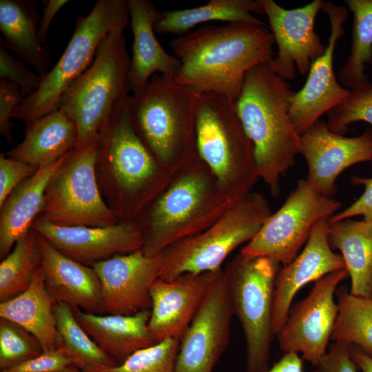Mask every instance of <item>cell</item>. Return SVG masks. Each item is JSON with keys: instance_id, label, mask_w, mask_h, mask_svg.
I'll use <instances>...</instances> for the list:
<instances>
[{"instance_id": "d4e9b609", "label": "cell", "mask_w": 372, "mask_h": 372, "mask_svg": "<svg viewBox=\"0 0 372 372\" xmlns=\"http://www.w3.org/2000/svg\"><path fill=\"white\" fill-rule=\"evenodd\" d=\"M74 316L109 355L124 362L135 352L158 343L148 329L150 310L134 315H99L78 309Z\"/></svg>"}, {"instance_id": "836d02e7", "label": "cell", "mask_w": 372, "mask_h": 372, "mask_svg": "<svg viewBox=\"0 0 372 372\" xmlns=\"http://www.w3.org/2000/svg\"><path fill=\"white\" fill-rule=\"evenodd\" d=\"M41 267L37 234L30 229L0 263V302L12 299L30 286Z\"/></svg>"}, {"instance_id": "7bdbcfd3", "label": "cell", "mask_w": 372, "mask_h": 372, "mask_svg": "<svg viewBox=\"0 0 372 372\" xmlns=\"http://www.w3.org/2000/svg\"><path fill=\"white\" fill-rule=\"evenodd\" d=\"M318 372H358L349 345L333 342L317 367Z\"/></svg>"}, {"instance_id": "ffe728a7", "label": "cell", "mask_w": 372, "mask_h": 372, "mask_svg": "<svg viewBox=\"0 0 372 372\" xmlns=\"http://www.w3.org/2000/svg\"><path fill=\"white\" fill-rule=\"evenodd\" d=\"M219 271L154 281L149 291L152 305L148 329L157 342L180 339Z\"/></svg>"}, {"instance_id": "d590c367", "label": "cell", "mask_w": 372, "mask_h": 372, "mask_svg": "<svg viewBox=\"0 0 372 372\" xmlns=\"http://www.w3.org/2000/svg\"><path fill=\"white\" fill-rule=\"evenodd\" d=\"M180 339L169 338L141 349L107 372H176Z\"/></svg>"}, {"instance_id": "f6af8a7d", "label": "cell", "mask_w": 372, "mask_h": 372, "mask_svg": "<svg viewBox=\"0 0 372 372\" xmlns=\"http://www.w3.org/2000/svg\"><path fill=\"white\" fill-rule=\"evenodd\" d=\"M266 372H304L302 361L298 353H286Z\"/></svg>"}, {"instance_id": "7a4b0ae2", "label": "cell", "mask_w": 372, "mask_h": 372, "mask_svg": "<svg viewBox=\"0 0 372 372\" xmlns=\"http://www.w3.org/2000/svg\"><path fill=\"white\" fill-rule=\"evenodd\" d=\"M125 98L101 125L96 176L102 196L121 221H136L174 176L161 166L137 134Z\"/></svg>"}, {"instance_id": "2e32d148", "label": "cell", "mask_w": 372, "mask_h": 372, "mask_svg": "<svg viewBox=\"0 0 372 372\" xmlns=\"http://www.w3.org/2000/svg\"><path fill=\"white\" fill-rule=\"evenodd\" d=\"M321 10L327 14L331 25L326 50L312 63L304 85L291 98L289 118L300 136L322 114L338 105L351 91L339 83L333 70L334 51L344 33L343 25L348 19L349 9L323 1Z\"/></svg>"}, {"instance_id": "b9f144b4", "label": "cell", "mask_w": 372, "mask_h": 372, "mask_svg": "<svg viewBox=\"0 0 372 372\" xmlns=\"http://www.w3.org/2000/svg\"><path fill=\"white\" fill-rule=\"evenodd\" d=\"M351 178L353 185L364 186L363 194L348 207L329 218V221L333 222L362 216L364 220L372 223V178L353 175Z\"/></svg>"}, {"instance_id": "52a82bcc", "label": "cell", "mask_w": 372, "mask_h": 372, "mask_svg": "<svg viewBox=\"0 0 372 372\" xmlns=\"http://www.w3.org/2000/svg\"><path fill=\"white\" fill-rule=\"evenodd\" d=\"M125 28L117 26L103 38L91 65L58 102L57 109L65 112L76 125L77 147L95 141L103 122L130 95V58Z\"/></svg>"}, {"instance_id": "d6a6232c", "label": "cell", "mask_w": 372, "mask_h": 372, "mask_svg": "<svg viewBox=\"0 0 372 372\" xmlns=\"http://www.w3.org/2000/svg\"><path fill=\"white\" fill-rule=\"evenodd\" d=\"M338 313L331 340L354 346L372 358V298L352 295L339 287Z\"/></svg>"}, {"instance_id": "44dd1931", "label": "cell", "mask_w": 372, "mask_h": 372, "mask_svg": "<svg viewBox=\"0 0 372 372\" xmlns=\"http://www.w3.org/2000/svg\"><path fill=\"white\" fill-rule=\"evenodd\" d=\"M328 224L329 218L319 220L302 251L278 272L272 320L274 335L285 324L292 300L302 287L330 273L346 269L342 256L335 253L330 245Z\"/></svg>"}, {"instance_id": "8fae6325", "label": "cell", "mask_w": 372, "mask_h": 372, "mask_svg": "<svg viewBox=\"0 0 372 372\" xmlns=\"http://www.w3.org/2000/svg\"><path fill=\"white\" fill-rule=\"evenodd\" d=\"M96 159V140L72 151L48 186L39 218L59 226L103 227L119 222L99 187Z\"/></svg>"}, {"instance_id": "83f0119b", "label": "cell", "mask_w": 372, "mask_h": 372, "mask_svg": "<svg viewBox=\"0 0 372 372\" xmlns=\"http://www.w3.org/2000/svg\"><path fill=\"white\" fill-rule=\"evenodd\" d=\"M37 2L21 0L0 1V31L5 45L18 59L43 76L50 63L48 48L39 38L40 21Z\"/></svg>"}, {"instance_id": "60d3db41", "label": "cell", "mask_w": 372, "mask_h": 372, "mask_svg": "<svg viewBox=\"0 0 372 372\" xmlns=\"http://www.w3.org/2000/svg\"><path fill=\"white\" fill-rule=\"evenodd\" d=\"M21 89L17 84L0 79V132L6 141L13 143L12 132L14 127L10 119L14 109L22 100Z\"/></svg>"}, {"instance_id": "9a60e30c", "label": "cell", "mask_w": 372, "mask_h": 372, "mask_svg": "<svg viewBox=\"0 0 372 372\" xmlns=\"http://www.w3.org/2000/svg\"><path fill=\"white\" fill-rule=\"evenodd\" d=\"M257 2L268 18L278 47L276 56L267 64L270 69L286 81L294 79L296 70L302 76L308 74L312 63L326 50L314 29L323 1L293 9L284 8L273 0Z\"/></svg>"}, {"instance_id": "1f68e13d", "label": "cell", "mask_w": 372, "mask_h": 372, "mask_svg": "<svg viewBox=\"0 0 372 372\" xmlns=\"http://www.w3.org/2000/svg\"><path fill=\"white\" fill-rule=\"evenodd\" d=\"M353 13L351 51L339 72V80L349 90L370 82L365 73L366 65L372 63V0H346Z\"/></svg>"}, {"instance_id": "484cf974", "label": "cell", "mask_w": 372, "mask_h": 372, "mask_svg": "<svg viewBox=\"0 0 372 372\" xmlns=\"http://www.w3.org/2000/svg\"><path fill=\"white\" fill-rule=\"evenodd\" d=\"M76 125L64 112L56 109L27 123L23 140L6 156L40 167L58 161L78 146Z\"/></svg>"}, {"instance_id": "4fadbf2b", "label": "cell", "mask_w": 372, "mask_h": 372, "mask_svg": "<svg viewBox=\"0 0 372 372\" xmlns=\"http://www.w3.org/2000/svg\"><path fill=\"white\" fill-rule=\"evenodd\" d=\"M348 276L347 269L326 275L315 282L303 300L291 306L287 320L276 335L285 353H301L303 360L318 367L327 354L338 313L334 296Z\"/></svg>"}, {"instance_id": "4dcf8cb0", "label": "cell", "mask_w": 372, "mask_h": 372, "mask_svg": "<svg viewBox=\"0 0 372 372\" xmlns=\"http://www.w3.org/2000/svg\"><path fill=\"white\" fill-rule=\"evenodd\" d=\"M54 313L59 348L65 351L74 366L83 372H107L118 364L80 325L68 305L56 302Z\"/></svg>"}, {"instance_id": "ba28073f", "label": "cell", "mask_w": 372, "mask_h": 372, "mask_svg": "<svg viewBox=\"0 0 372 372\" xmlns=\"http://www.w3.org/2000/svg\"><path fill=\"white\" fill-rule=\"evenodd\" d=\"M271 214L263 194L249 193L232 203L205 230L176 242L163 251L158 278L220 270L227 256L252 240Z\"/></svg>"}, {"instance_id": "ab89813d", "label": "cell", "mask_w": 372, "mask_h": 372, "mask_svg": "<svg viewBox=\"0 0 372 372\" xmlns=\"http://www.w3.org/2000/svg\"><path fill=\"white\" fill-rule=\"evenodd\" d=\"M72 364L68 355L58 348L43 351L34 358L1 372H56Z\"/></svg>"}, {"instance_id": "cb8c5ba5", "label": "cell", "mask_w": 372, "mask_h": 372, "mask_svg": "<svg viewBox=\"0 0 372 372\" xmlns=\"http://www.w3.org/2000/svg\"><path fill=\"white\" fill-rule=\"evenodd\" d=\"M58 161L40 167L31 177L21 183L0 207V258L12 251L17 241L30 229L44 205L45 194L53 176L70 153Z\"/></svg>"}, {"instance_id": "4316f807", "label": "cell", "mask_w": 372, "mask_h": 372, "mask_svg": "<svg viewBox=\"0 0 372 372\" xmlns=\"http://www.w3.org/2000/svg\"><path fill=\"white\" fill-rule=\"evenodd\" d=\"M56 300L48 291L41 266L29 287L19 296L0 304V318L21 326L36 337L48 351L59 348L54 313Z\"/></svg>"}, {"instance_id": "8992f818", "label": "cell", "mask_w": 372, "mask_h": 372, "mask_svg": "<svg viewBox=\"0 0 372 372\" xmlns=\"http://www.w3.org/2000/svg\"><path fill=\"white\" fill-rule=\"evenodd\" d=\"M196 142L200 159L222 193L235 202L260 179L253 145L245 134L234 101L217 93L198 94Z\"/></svg>"}, {"instance_id": "7402d4cb", "label": "cell", "mask_w": 372, "mask_h": 372, "mask_svg": "<svg viewBox=\"0 0 372 372\" xmlns=\"http://www.w3.org/2000/svg\"><path fill=\"white\" fill-rule=\"evenodd\" d=\"M133 43L128 74V87L136 95L156 73L174 79L181 63L163 48L155 36L158 12L149 0H127Z\"/></svg>"}, {"instance_id": "ee69618b", "label": "cell", "mask_w": 372, "mask_h": 372, "mask_svg": "<svg viewBox=\"0 0 372 372\" xmlns=\"http://www.w3.org/2000/svg\"><path fill=\"white\" fill-rule=\"evenodd\" d=\"M44 8L43 16L40 21L39 38L41 43L45 45L48 39V32L50 24L56 13L69 2L68 0H45L42 1Z\"/></svg>"}, {"instance_id": "74e56055", "label": "cell", "mask_w": 372, "mask_h": 372, "mask_svg": "<svg viewBox=\"0 0 372 372\" xmlns=\"http://www.w3.org/2000/svg\"><path fill=\"white\" fill-rule=\"evenodd\" d=\"M0 79L19 85L23 98L32 94L39 88L42 76L25 63L13 57L5 48H0Z\"/></svg>"}, {"instance_id": "e575fe53", "label": "cell", "mask_w": 372, "mask_h": 372, "mask_svg": "<svg viewBox=\"0 0 372 372\" xmlns=\"http://www.w3.org/2000/svg\"><path fill=\"white\" fill-rule=\"evenodd\" d=\"M38 339L25 329L7 319H0L1 371L13 367L41 353Z\"/></svg>"}, {"instance_id": "f35d334b", "label": "cell", "mask_w": 372, "mask_h": 372, "mask_svg": "<svg viewBox=\"0 0 372 372\" xmlns=\"http://www.w3.org/2000/svg\"><path fill=\"white\" fill-rule=\"evenodd\" d=\"M39 167L0 154V207L9 195Z\"/></svg>"}, {"instance_id": "bcb514c9", "label": "cell", "mask_w": 372, "mask_h": 372, "mask_svg": "<svg viewBox=\"0 0 372 372\" xmlns=\"http://www.w3.org/2000/svg\"><path fill=\"white\" fill-rule=\"evenodd\" d=\"M352 360L362 372H372V358L361 351L354 346L349 345Z\"/></svg>"}, {"instance_id": "5bb4252c", "label": "cell", "mask_w": 372, "mask_h": 372, "mask_svg": "<svg viewBox=\"0 0 372 372\" xmlns=\"http://www.w3.org/2000/svg\"><path fill=\"white\" fill-rule=\"evenodd\" d=\"M233 315L222 269L180 339L176 372H212L229 345Z\"/></svg>"}, {"instance_id": "f546056e", "label": "cell", "mask_w": 372, "mask_h": 372, "mask_svg": "<svg viewBox=\"0 0 372 372\" xmlns=\"http://www.w3.org/2000/svg\"><path fill=\"white\" fill-rule=\"evenodd\" d=\"M254 14H263L257 0H210L196 8L160 12L154 30L180 36L197 25L214 21L267 25Z\"/></svg>"}, {"instance_id": "3957f363", "label": "cell", "mask_w": 372, "mask_h": 372, "mask_svg": "<svg viewBox=\"0 0 372 372\" xmlns=\"http://www.w3.org/2000/svg\"><path fill=\"white\" fill-rule=\"evenodd\" d=\"M294 91L267 64L251 68L234 102L244 131L253 147L260 178L273 197L281 192L280 180L300 154V136L290 118Z\"/></svg>"}, {"instance_id": "e0dca14e", "label": "cell", "mask_w": 372, "mask_h": 372, "mask_svg": "<svg viewBox=\"0 0 372 372\" xmlns=\"http://www.w3.org/2000/svg\"><path fill=\"white\" fill-rule=\"evenodd\" d=\"M161 263V254L147 256L141 249L92 265L101 285L97 312L130 316L150 310L149 291Z\"/></svg>"}, {"instance_id": "30bf717a", "label": "cell", "mask_w": 372, "mask_h": 372, "mask_svg": "<svg viewBox=\"0 0 372 372\" xmlns=\"http://www.w3.org/2000/svg\"><path fill=\"white\" fill-rule=\"evenodd\" d=\"M280 264L267 257L237 254L223 269L233 313L245 335L246 372H266L274 335L276 280Z\"/></svg>"}, {"instance_id": "9c48e42d", "label": "cell", "mask_w": 372, "mask_h": 372, "mask_svg": "<svg viewBox=\"0 0 372 372\" xmlns=\"http://www.w3.org/2000/svg\"><path fill=\"white\" fill-rule=\"evenodd\" d=\"M130 22L128 1L99 0L86 17H79L64 52L43 76L35 92L22 99L12 118L29 123L57 109L69 86L92 63L103 38L114 28Z\"/></svg>"}, {"instance_id": "f1b7e54d", "label": "cell", "mask_w": 372, "mask_h": 372, "mask_svg": "<svg viewBox=\"0 0 372 372\" xmlns=\"http://www.w3.org/2000/svg\"><path fill=\"white\" fill-rule=\"evenodd\" d=\"M331 248L339 250L351 278L349 292L372 298V223L351 218L328 224Z\"/></svg>"}, {"instance_id": "8d00e7d4", "label": "cell", "mask_w": 372, "mask_h": 372, "mask_svg": "<svg viewBox=\"0 0 372 372\" xmlns=\"http://www.w3.org/2000/svg\"><path fill=\"white\" fill-rule=\"evenodd\" d=\"M327 114V125L332 132L344 135L348 126L357 121L372 125V83L354 90ZM372 163V161H371Z\"/></svg>"}, {"instance_id": "5b68a950", "label": "cell", "mask_w": 372, "mask_h": 372, "mask_svg": "<svg viewBox=\"0 0 372 372\" xmlns=\"http://www.w3.org/2000/svg\"><path fill=\"white\" fill-rule=\"evenodd\" d=\"M197 96L174 79L155 74L141 92L129 99L137 134L159 164L174 175L200 159Z\"/></svg>"}, {"instance_id": "d6986e66", "label": "cell", "mask_w": 372, "mask_h": 372, "mask_svg": "<svg viewBox=\"0 0 372 372\" xmlns=\"http://www.w3.org/2000/svg\"><path fill=\"white\" fill-rule=\"evenodd\" d=\"M31 229L64 255L88 266L141 250L145 241L136 221L94 227L59 226L37 218Z\"/></svg>"}, {"instance_id": "6da1fadb", "label": "cell", "mask_w": 372, "mask_h": 372, "mask_svg": "<svg viewBox=\"0 0 372 372\" xmlns=\"http://www.w3.org/2000/svg\"><path fill=\"white\" fill-rule=\"evenodd\" d=\"M274 44L267 25L234 22L201 27L172 41L181 63L174 79L196 94L217 93L235 102L246 74L273 59Z\"/></svg>"}, {"instance_id": "277c9868", "label": "cell", "mask_w": 372, "mask_h": 372, "mask_svg": "<svg viewBox=\"0 0 372 372\" xmlns=\"http://www.w3.org/2000/svg\"><path fill=\"white\" fill-rule=\"evenodd\" d=\"M234 203L222 193L208 167L198 160L178 172L136 220L144 236L143 253L159 255L175 242L200 233Z\"/></svg>"}, {"instance_id": "7c38bea8", "label": "cell", "mask_w": 372, "mask_h": 372, "mask_svg": "<svg viewBox=\"0 0 372 372\" xmlns=\"http://www.w3.org/2000/svg\"><path fill=\"white\" fill-rule=\"evenodd\" d=\"M340 207L339 200L319 194L306 179H300L283 205L268 217L240 253L267 257L287 265L307 243L315 225L331 218Z\"/></svg>"}, {"instance_id": "ac0fdd59", "label": "cell", "mask_w": 372, "mask_h": 372, "mask_svg": "<svg viewBox=\"0 0 372 372\" xmlns=\"http://www.w3.org/2000/svg\"><path fill=\"white\" fill-rule=\"evenodd\" d=\"M300 154L308 168L306 180L319 194L334 198L336 180L348 167L372 161V130L347 137L318 120L300 135Z\"/></svg>"}, {"instance_id": "7dc6e473", "label": "cell", "mask_w": 372, "mask_h": 372, "mask_svg": "<svg viewBox=\"0 0 372 372\" xmlns=\"http://www.w3.org/2000/svg\"><path fill=\"white\" fill-rule=\"evenodd\" d=\"M56 372H83V371H81L79 369H78L77 367L72 364Z\"/></svg>"}, {"instance_id": "603a6c76", "label": "cell", "mask_w": 372, "mask_h": 372, "mask_svg": "<svg viewBox=\"0 0 372 372\" xmlns=\"http://www.w3.org/2000/svg\"><path fill=\"white\" fill-rule=\"evenodd\" d=\"M37 242L45 287L56 302L73 311L96 313L101 285L94 269L64 255L38 234Z\"/></svg>"}]
</instances>
